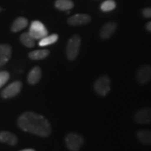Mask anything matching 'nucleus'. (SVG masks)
Segmentation results:
<instances>
[{
    "mask_svg": "<svg viewBox=\"0 0 151 151\" xmlns=\"http://www.w3.org/2000/svg\"><path fill=\"white\" fill-rule=\"evenodd\" d=\"M29 33L35 39H41L48 34L44 24L38 20L33 21L30 24Z\"/></svg>",
    "mask_w": 151,
    "mask_h": 151,
    "instance_id": "5",
    "label": "nucleus"
},
{
    "mask_svg": "<svg viewBox=\"0 0 151 151\" xmlns=\"http://www.w3.org/2000/svg\"><path fill=\"white\" fill-rule=\"evenodd\" d=\"M12 54V48L9 44H0V67H1L10 60Z\"/></svg>",
    "mask_w": 151,
    "mask_h": 151,
    "instance_id": "11",
    "label": "nucleus"
},
{
    "mask_svg": "<svg viewBox=\"0 0 151 151\" xmlns=\"http://www.w3.org/2000/svg\"><path fill=\"white\" fill-rule=\"evenodd\" d=\"M134 120L139 124H148L151 123V108L144 107L135 113Z\"/></svg>",
    "mask_w": 151,
    "mask_h": 151,
    "instance_id": "7",
    "label": "nucleus"
},
{
    "mask_svg": "<svg viewBox=\"0 0 151 151\" xmlns=\"http://www.w3.org/2000/svg\"><path fill=\"white\" fill-rule=\"evenodd\" d=\"M18 124L22 131L41 137H48L52 132L48 120L41 115L32 111L22 113L18 119Z\"/></svg>",
    "mask_w": 151,
    "mask_h": 151,
    "instance_id": "1",
    "label": "nucleus"
},
{
    "mask_svg": "<svg viewBox=\"0 0 151 151\" xmlns=\"http://www.w3.org/2000/svg\"><path fill=\"white\" fill-rule=\"evenodd\" d=\"M50 54L48 50H37L30 52L29 53V58L33 60H43L47 58Z\"/></svg>",
    "mask_w": 151,
    "mask_h": 151,
    "instance_id": "16",
    "label": "nucleus"
},
{
    "mask_svg": "<svg viewBox=\"0 0 151 151\" xmlns=\"http://www.w3.org/2000/svg\"><path fill=\"white\" fill-rule=\"evenodd\" d=\"M28 25V20L24 17H19L16 18L11 26V30L14 32L21 31Z\"/></svg>",
    "mask_w": 151,
    "mask_h": 151,
    "instance_id": "15",
    "label": "nucleus"
},
{
    "mask_svg": "<svg viewBox=\"0 0 151 151\" xmlns=\"http://www.w3.org/2000/svg\"><path fill=\"white\" fill-rule=\"evenodd\" d=\"M0 11H1V7H0Z\"/></svg>",
    "mask_w": 151,
    "mask_h": 151,
    "instance_id": "25",
    "label": "nucleus"
},
{
    "mask_svg": "<svg viewBox=\"0 0 151 151\" xmlns=\"http://www.w3.org/2000/svg\"><path fill=\"white\" fill-rule=\"evenodd\" d=\"M0 142L5 143L10 146H15L18 143V138L13 133L9 132H0Z\"/></svg>",
    "mask_w": 151,
    "mask_h": 151,
    "instance_id": "13",
    "label": "nucleus"
},
{
    "mask_svg": "<svg viewBox=\"0 0 151 151\" xmlns=\"http://www.w3.org/2000/svg\"><path fill=\"white\" fill-rule=\"evenodd\" d=\"M20 41L24 46L33 48L35 46V39L29 35V32H24L20 36Z\"/></svg>",
    "mask_w": 151,
    "mask_h": 151,
    "instance_id": "18",
    "label": "nucleus"
},
{
    "mask_svg": "<svg viewBox=\"0 0 151 151\" xmlns=\"http://www.w3.org/2000/svg\"><path fill=\"white\" fill-rule=\"evenodd\" d=\"M111 80L107 76L99 77L94 84V89L96 93L101 97H105L111 90Z\"/></svg>",
    "mask_w": 151,
    "mask_h": 151,
    "instance_id": "3",
    "label": "nucleus"
},
{
    "mask_svg": "<svg viewBox=\"0 0 151 151\" xmlns=\"http://www.w3.org/2000/svg\"><path fill=\"white\" fill-rule=\"evenodd\" d=\"M116 7V4L113 0H106L100 6V9L104 12H108L114 10Z\"/></svg>",
    "mask_w": 151,
    "mask_h": 151,
    "instance_id": "20",
    "label": "nucleus"
},
{
    "mask_svg": "<svg viewBox=\"0 0 151 151\" xmlns=\"http://www.w3.org/2000/svg\"><path fill=\"white\" fill-rule=\"evenodd\" d=\"M142 14L145 18H151V8L143 9L142 11Z\"/></svg>",
    "mask_w": 151,
    "mask_h": 151,
    "instance_id": "22",
    "label": "nucleus"
},
{
    "mask_svg": "<svg viewBox=\"0 0 151 151\" xmlns=\"http://www.w3.org/2000/svg\"><path fill=\"white\" fill-rule=\"evenodd\" d=\"M22 89V83L20 81H14L7 86L1 92V96L4 99L14 97L20 93Z\"/></svg>",
    "mask_w": 151,
    "mask_h": 151,
    "instance_id": "8",
    "label": "nucleus"
},
{
    "mask_svg": "<svg viewBox=\"0 0 151 151\" xmlns=\"http://www.w3.org/2000/svg\"><path fill=\"white\" fill-rule=\"evenodd\" d=\"M65 143L67 148L71 151H78L84 143L82 136L76 133H69L66 136Z\"/></svg>",
    "mask_w": 151,
    "mask_h": 151,
    "instance_id": "4",
    "label": "nucleus"
},
{
    "mask_svg": "<svg viewBox=\"0 0 151 151\" xmlns=\"http://www.w3.org/2000/svg\"><path fill=\"white\" fill-rule=\"evenodd\" d=\"M81 39L78 35H73L69 39L66 48V54L69 60L73 61L77 58L81 48Z\"/></svg>",
    "mask_w": 151,
    "mask_h": 151,
    "instance_id": "2",
    "label": "nucleus"
},
{
    "mask_svg": "<svg viewBox=\"0 0 151 151\" xmlns=\"http://www.w3.org/2000/svg\"><path fill=\"white\" fill-rule=\"evenodd\" d=\"M137 81L141 85H146L151 81V66L145 65L139 67L136 73Z\"/></svg>",
    "mask_w": 151,
    "mask_h": 151,
    "instance_id": "6",
    "label": "nucleus"
},
{
    "mask_svg": "<svg viewBox=\"0 0 151 151\" xmlns=\"http://www.w3.org/2000/svg\"><path fill=\"white\" fill-rule=\"evenodd\" d=\"M146 29L151 32V21L146 24Z\"/></svg>",
    "mask_w": 151,
    "mask_h": 151,
    "instance_id": "23",
    "label": "nucleus"
},
{
    "mask_svg": "<svg viewBox=\"0 0 151 151\" xmlns=\"http://www.w3.org/2000/svg\"><path fill=\"white\" fill-rule=\"evenodd\" d=\"M10 78V74L8 71H0V88H1Z\"/></svg>",
    "mask_w": 151,
    "mask_h": 151,
    "instance_id": "21",
    "label": "nucleus"
},
{
    "mask_svg": "<svg viewBox=\"0 0 151 151\" xmlns=\"http://www.w3.org/2000/svg\"><path fill=\"white\" fill-rule=\"evenodd\" d=\"M117 29V24L115 22H110L105 24L101 27L99 37L101 39H108L114 34Z\"/></svg>",
    "mask_w": 151,
    "mask_h": 151,
    "instance_id": "10",
    "label": "nucleus"
},
{
    "mask_svg": "<svg viewBox=\"0 0 151 151\" xmlns=\"http://www.w3.org/2000/svg\"><path fill=\"white\" fill-rule=\"evenodd\" d=\"M138 140L144 145H151V130L141 129L137 132Z\"/></svg>",
    "mask_w": 151,
    "mask_h": 151,
    "instance_id": "14",
    "label": "nucleus"
},
{
    "mask_svg": "<svg viewBox=\"0 0 151 151\" xmlns=\"http://www.w3.org/2000/svg\"><path fill=\"white\" fill-rule=\"evenodd\" d=\"M91 18L87 14H76L68 19L67 22L70 25L78 26L89 23Z\"/></svg>",
    "mask_w": 151,
    "mask_h": 151,
    "instance_id": "9",
    "label": "nucleus"
},
{
    "mask_svg": "<svg viewBox=\"0 0 151 151\" xmlns=\"http://www.w3.org/2000/svg\"><path fill=\"white\" fill-rule=\"evenodd\" d=\"M58 40V35L56 34H53L51 35H47L45 37L42 38L40 39V41L39 42V46L43 47V46H47L49 45L53 44Z\"/></svg>",
    "mask_w": 151,
    "mask_h": 151,
    "instance_id": "19",
    "label": "nucleus"
},
{
    "mask_svg": "<svg viewBox=\"0 0 151 151\" xmlns=\"http://www.w3.org/2000/svg\"><path fill=\"white\" fill-rule=\"evenodd\" d=\"M21 151H36L35 150H34V149H31V148H29V149H24V150H22Z\"/></svg>",
    "mask_w": 151,
    "mask_h": 151,
    "instance_id": "24",
    "label": "nucleus"
},
{
    "mask_svg": "<svg viewBox=\"0 0 151 151\" xmlns=\"http://www.w3.org/2000/svg\"><path fill=\"white\" fill-rule=\"evenodd\" d=\"M55 6L60 11H69L73 8L74 4L71 0H56Z\"/></svg>",
    "mask_w": 151,
    "mask_h": 151,
    "instance_id": "17",
    "label": "nucleus"
},
{
    "mask_svg": "<svg viewBox=\"0 0 151 151\" xmlns=\"http://www.w3.org/2000/svg\"><path fill=\"white\" fill-rule=\"evenodd\" d=\"M41 76H42V71L40 67H35L29 71L27 76V81L29 84L35 85L39 82L41 80Z\"/></svg>",
    "mask_w": 151,
    "mask_h": 151,
    "instance_id": "12",
    "label": "nucleus"
}]
</instances>
